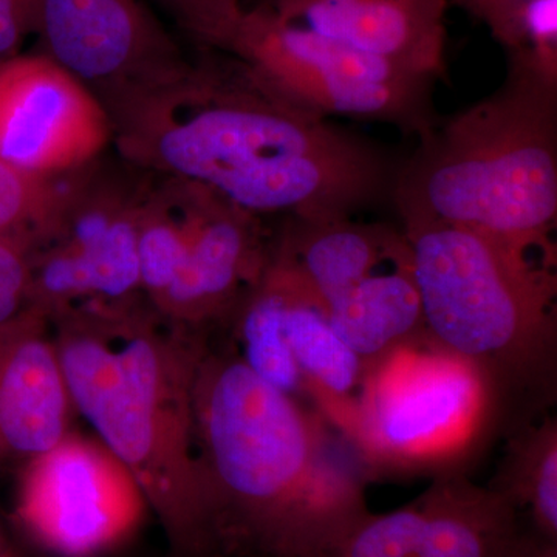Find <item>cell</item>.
Listing matches in <instances>:
<instances>
[{"label":"cell","instance_id":"1","mask_svg":"<svg viewBox=\"0 0 557 557\" xmlns=\"http://www.w3.org/2000/svg\"><path fill=\"white\" fill-rule=\"evenodd\" d=\"M106 102L135 170L196 183L263 219L354 218L395 174L370 139L298 108L220 51Z\"/></svg>","mask_w":557,"mask_h":557},{"label":"cell","instance_id":"2","mask_svg":"<svg viewBox=\"0 0 557 557\" xmlns=\"http://www.w3.org/2000/svg\"><path fill=\"white\" fill-rule=\"evenodd\" d=\"M193 408L205 557H335L370 515L324 418L259 380L233 348L207 347Z\"/></svg>","mask_w":557,"mask_h":557},{"label":"cell","instance_id":"3","mask_svg":"<svg viewBox=\"0 0 557 557\" xmlns=\"http://www.w3.org/2000/svg\"><path fill=\"white\" fill-rule=\"evenodd\" d=\"M76 413L135 480L174 557H205L194 381L208 344L145 295L50 317Z\"/></svg>","mask_w":557,"mask_h":557},{"label":"cell","instance_id":"4","mask_svg":"<svg viewBox=\"0 0 557 557\" xmlns=\"http://www.w3.org/2000/svg\"><path fill=\"white\" fill-rule=\"evenodd\" d=\"M432 346L485 387L497 435L549 416L557 391L556 258L479 230L403 223Z\"/></svg>","mask_w":557,"mask_h":557},{"label":"cell","instance_id":"5","mask_svg":"<svg viewBox=\"0 0 557 557\" xmlns=\"http://www.w3.org/2000/svg\"><path fill=\"white\" fill-rule=\"evenodd\" d=\"M392 197L403 223L467 226L556 258L557 65L508 51L504 83L418 139Z\"/></svg>","mask_w":557,"mask_h":557},{"label":"cell","instance_id":"6","mask_svg":"<svg viewBox=\"0 0 557 557\" xmlns=\"http://www.w3.org/2000/svg\"><path fill=\"white\" fill-rule=\"evenodd\" d=\"M496 435L478 373L426 339L366 370L346 437L376 475L437 478L465 472Z\"/></svg>","mask_w":557,"mask_h":557},{"label":"cell","instance_id":"7","mask_svg":"<svg viewBox=\"0 0 557 557\" xmlns=\"http://www.w3.org/2000/svg\"><path fill=\"white\" fill-rule=\"evenodd\" d=\"M226 53L270 89L321 119H351L397 127L417 139L440 120L438 76L350 49L245 7Z\"/></svg>","mask_w":557,"mask_h":557},{"label":"cell","instance_id":"8","mask_svg":"<svg viewBox=\"0 0 557 557\" xmlns=\"http://www.w3.org/2000/svg\"><path fill=\"white\" fill-rule=\"evenodd\" d=\"M98 160L75 172L60 211L30 252L27 307L49 318L143 295L137 215L149 183L106 170Z\"/></svg>","mask_w":557,"mask_h":557},{"label":"cell","instance_id":"9","mask_svg":"<svg viewBox=\"0 0 557 557\" xmlns=\"http://www.w3.org/2000/svg\"><path fill=\"white\" fill-rule=\"evenodd\" d=\"M149 505L129 469L102 445L70 432L22 467L16 512L54 557H102L135 533Z\"/></svg>","mask_w":557,"mask_h":557},{"label":"cell","instance_id":"10","mask_svg":"<svg viewBox=\"0 0 557 557\" xmlns=\"http://www.w3.org/2000/svg\"><path fill=\"white\" fill-rule=\"evenodd\" d=\"M33 33L42 53L89 87L102 106L188 62L139 0H35Z\"/></svg>","mask_w":557,"mask_h":557},{"label":"cell","instance_id":"11","mask_svg":"<svg viewBox=\"0 0 557 557\" xmlns=\"http://www.w3.org/2000/svg\"><path fill=\"white\" fill-rule=\"evenodd\" d=\"M112 126L97 95L47 54L0 61V159L58 175L100 159Z\"/></svg>","mask_w":557,"mask_h":557},{"label":"cell","instance_id":"12","mask_svg":"<svg viewBox=\"0 0 557 557\" xmlns=\"http://www.w3.org/2000/svg\"><path fill=\"white\" fill-rule=\"evenodd\" d=\"M263 219L205 188L177 276L152 304L163 317L203 333L223 325L269 263Z\"/></svg>","mask_w":557,"mask_h":557},{"label":"cell","instance_id":"13","mask_svg":"<svg viewBox=\"0 0 557 557\" xmlns=\"http://www.w3.org/2000/svg\"><path fill=\"white\" fill-rule=\"evenodd\" d=\"M75 413L50 319L25 307L0 327V467L53 449Z\"/></svg>","mask_w":557,"mask_h":557},{"label":"cell","instance_id":"14","mask_svg":"<svg viewBox=\"0 0 557 557\" xmlns=\"http://www.w3.org/2000/svg\"><path fill=\"white\" fill-rule=\"evenodd\" d=\"M256 9L350 49L446 73L448 0H256Z\"/></svg>","mask_w":557,"mask_h":557},{"label":"cell","instance_id":"15","mask_svg":"<svg viewBox=\"0 0 557 557\" xmlns=\"http://www.w3.org/2000/svg\"><path fill=\"white\" fill-rule=\"evenodd\" d=\"M408 258L405 231L386 223L285 219L270 237L267 265L324 310L370 274Z\"/></svg>","mask_w":557,"mask_h":557},{"label":"cell","instance_id":"16","mask_svg":"<svg viewBox=\"0 0 557 557\" xmlns=\"http://www.w3.org/2000/svg\"><path fill=\"white\" fill-rule=\"evenodd\" d=\"M418 502L423 528L417 557H507L520 531V509L461 471L434 478Z\"/></svg>","mask_w":557,"mask_h":557},{"label":"cell","instance_id":"17","mask_svg":"<svg viewBox=\"0 0 557 557\" xmlns=\"http://www.w3.org/2000/svg\"><path fill=\"white\" fill-rule=\"evenodd\" d=\"M322 311L366 370L399 348L428 339L412 252L370 274Z\"/></svg>","mask_w":557,"mask_h":557},{"label":"cell","instance_id":"18","mask_svg":"<svg viewBox=\"0 0 557 557\" xmlns=\"http://www.w3.org/2000/svg\"><path fill=\"white\" fill-rule=\"evenodd\" d=\"M276 274L288 288L285 330L306 384L307 399L318 406L319 416L346 435L357 410L359 388L366 376L364 364L339 338L324 311Z\"/></svg>","mask_w":557,"mask_h":557},{"label":"cell","instance_id":"19","mask_svg":"<svg viewBox=\"0 0 557 557\" xmlns=\"http://www.w3.org/2000/svg\"><path fill=\"white\" fill-rule=\"evenodd\" d=\"M287 306V285L267 267L223 325H230L231 348L259 380L302 401L307 391L288 344Z\"/></svg>","mask_w":557,"mask_h":557},{"label":"cell","instance_id":"20","mask_svg":"<svg viewBox=\"0 0 557 557\" xmlns=\"http://www.w3.org/2000/svg\"><path fill=\"white\" fill-rule=\"evenodd\" d=\"M203 186L160 177L149 182L137 215V251L141 292L150 304L168 292L188 249Z\"/></svg>","mask_w":557,"mask_h":557},{"label":"cell","instance_id":"21","mask_svg":"<svg viewBox=\"0 0 557 557\" xmlns=\"http://www.w3.org/2000/svg\"><path fill=\"white\" fill-rule=\"evenodd\" d=\"M496 475L487 483L519 509H530L534 530L557 541V421L542 418L507 438Z\"/></svg>","mask_w":557,"mask_h":557},{"label":"cell","instance_id":"22","mask_svg":"<svg viewBox=\"0 0 557 557\" xmlns=\"http://www.w3.org/2000/svg\"><path fill=\"white\" fill-rule=\"evenodd\" d=\"M76 171L38 175L0 159V239L32 252L60 211Z\"/></svg>","mask_w":557,"mask_h":557},{"label":"cell","instance_id":"23","mask_svg":"<svg viewBox=\"0 0 557 557\" xmlns=\"http://www.w3.org/2000/svg\"><path fill=\"white\" fill-rule=\"evenodd\" d=\"M423 512L420 502L361 520L344 539L335 557H417Z\"/></svg>","mask_w":557,"mask_h":557},{"label":"cell","instance_id":"24","mask_svg":"<svg viewBox=\"0 0 557 557\" xmlns=\"http://www.w3.org/2000/svg\"><path fill=\"white\" fill-rule=\"evenodd\" d=\"M183 32L207 50L226 53L245 5L242 0H157Z\"/></svg>","mask_w":557,"mask_h":557},{"label":"cell","instance_id":"25","mask_svg":"<svg viewBox=\"0 0 557 557\" xmlns=\"http://www.w3.org/2000/svg\"><path fill=\"white\" fill-rule=\"evenodd\" d=\"M30 251L17 242L0 239V327L27 307Z\"/></svg>","mask_w":557,"mask_h":557},{"label":"cell","instance_id":"26","mask_svg":"<svg viewBox=\"0 0 557 557\" xmlns=\"http://www.w3.org/2000/svg\"><path fill=\"white\" fill-rule=\"evenodd\" d=\"M474 20L482 22L505 51L522 49L523 21L509 0H456Z\"/></svg>","mask_w":557,"mask_h":557},{"label":"cell","instance_id":"27","mask_svg":"<svg viewBox=\"0 0 557 557\" xmlns=\"http://www.w3.org/2000/svg\"><path fill=\"white\" fill-rule=\"evenodd\" d=\"M35 0H0V61L16 54L25 36L33 33Z\"/></svg>","mask_w":557,"mask_h":557},{"label":"cell","instance_id":"28","mask_svg":"<svg viewBox=\"0 0 557 557\" xmlns=\"http://www.w3.org/2000/svg\"><path fill=\"white\" fill-rule=\"evenodd\" d=\"M507 557H557V541L544 536L533 527L528 531L520 528Z\"/></svg>","mask_w":557,"mask_h":557},{"label":"cell","instance_id":"29","mask_svg":"<svg viewBox=\"0 0 557 557\" xmlns=\"http://www.w3.org/2000/svg\"><path fill=\"white\" fill-rule=\"evenodd\" d=\"M509 2H511L512 7H515V9L518 10L520 17H522V21H525V9L528 0H509ZM523 36H525V33H523Z\"/></svg>","mask_w":557,"mask_h":557},{"label":"cell","instance_id":"30","mask_svg":"<svg viewBox=\"0 0 557 557\" xmlns=\"http://www.w3.org/2000/svg\"><path fill=\"white\" fill-rule=\"evenodd\" d=\"M0 557H9V556L3 555V553H0Z\"/></svg>","mask_w":557,"mask_h":557}]
</instances>
